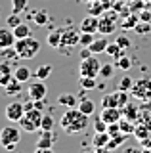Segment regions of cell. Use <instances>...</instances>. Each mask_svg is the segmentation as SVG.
I'll return each mask as SVG.
<instances>
[{"label":"cell","instance_id":"6da1fadb","mask_svg":"<svg viewBox=\"0 0 151 153\" xmlns=\"http://www.w3.org/2000/svg\"><path fill=\"white\" fill-rule=\"evenodd\" d=\"M88 119H90V115L82 113L78 107H69L67 111L61 115L59 126L65 134H78V132L88 128V123H90Z\"/></svg>","mask_w":151,"mask_h":153},{"label":"cell","instance_id":"7a4b0ae2","mask_svg":"<svg viewBox=\"0 0 151 153\" xmlns=\"http://www.w3.org/2000/svg\"><path fill=\"white\" fill-rule=\"evenodd\" d=\"M16 52L21 59H33V57L38 56L40 52V42L33 36H27V38H17L16 40Z\"/></svg>","mask_w":151,"mask_h":153},{"label":"cell","instance_id":"3957f363","mask_svg":"<svg viewBox=\"0 0 151 153\" xmlns=\"http://www.w3.org/2000/svg\"><path fill=\"white\" fill-rule=\"evenodd\" d=\"M19 140H21V130L17 126L8 124V126H4L2 130H0V146H2L4 149H8V151L16 149Z\"/></svg>","mask_w":151,"mask_h":153},{"label":"cell","instance_id":"277c9868","mask_svg":"<svg viewBox=\"0 0 151 153\" xmlns=\"http://www.w3.org/2000/svg\"><path fill=\"white\" fill-rule=\"evenodd\" d=\"M42 109H31V111H25V115L21 117L19 121V128H23L25 132H36L40 128V123H42Z\"/></svg>","mask_w":151,"mask_h":153},{"label":"cell","instance_id":"5b68a950","mask_svg":"<svg viewBox=\"0 0 151 153\" xmlns=\"http://www.w3.org/2000/svg\"><path fill=\"white\" fill-rule=\"evenodd\" d=\"M117 21H119V13L115 10H107L103 16H100V33L101 35H111L117 29Z\"/></svg>","mask_w":151,"mask_h":153},{"label":"cell","instance_id":"8992f818","mask_svg":"<svg viewBox=\"0 0 151 153\" xmlns=\"http://www.w3.org/2000/svg\"><path fill=\"white\" fill-rule=\"evenodd\" d=\"M100 69H101V63L94 57V54L90 57L81 59V65H78V73H81V76H94V79H96V76L100 75Z\"/></svg>","mask_w":151,"mask_h":153},{"label":"cell","instance_id":"52a82bcc","mask_svg":"<svg viewBox=\"0 0 151 153\" xmlns=\"http://www.w3.org/2000/svg\"><path fill=\"white\" fill-rule=\"evenodd\" d=\"M130 94L138 100H151V79L149 76H144V79L136 80L132 90H130Z\"/></svg>","mask_w":151,"mask_h":153},{"label":"cell","instance_id":"ba28073f","mask_svg":"<svg viewBox=\"0 0 151 153\" xmlns=\"http://www.w3.org/2000/svg\"><path fill=\"white\" fill-rule=\"evenodd\" d=\"M4 115H6L8 121L19 123L21 117L25 115V103H21V102H12V103H8L6 109H4Z\"/></svg>","mask_w":151,"mask_h":153},{"label":"cell","instance_id":"9c48e42d","mask_svg":"<svg viewBox=\"0 0 151 153\" xmlns=\"http://www.w3.org/2000/svg\"><path fill=\"white\" fill-rule=\"evenodd\" d=\"M81 42V29H63L61 31V46H77Z\"/></svg>","mask_w":151,"mask_h":153},{"label":"cell","instance_id":"30bf717a","mask_svg":"<svg viewBox=\"0 0 151 153\" xmlns=\"http://www.w3.org/2000/svg\"><path fill=\"white\" fill-rule=\"evenodd\" d=\"M16 33H13L12 27H0V50H4V48H12L16 46Z\"/></svg>","mask_w":151,"mask_h":153},{"label":"cell","instance_id":"8fae6325","mask_svg":"<svg viewBox=\"0 0 151 153\" xmlns=\"http://www.w3.org/2000/svg\"><path fill=\"white\" fill-rule=\"evenodd\" d=\"M27 94H29L31 100H44L46 98V86L44 82L38 79L35 80V82H31L29 86H27Z\"/></svg>","mask_w":151,"mask_h":153},{"label":"cell","instance_id":"7c38bea8","mask_svg":"<svg viewBox=\"0 0 151 153\" xmlns=\"http://www.w3.org/2000/svg\"><path fill=\"white\" fill-rule=\"evenodd\" d=\"M100 117L107 124H113V123H119L122 119V111H121V107H103L101 113H100Z\"/></svg>","mask_w":151,"mask_h":153},{"label":"cell","instance_id":"4fadbf2b","mask_svg":"<svg viewBox=\"0 0 151 153\" xmlns=\"http://www.w3.org/2000/svg\"><path fill=\"white\" fill-rule=\"evenodd\" d=\"M78 29H81L82 33H98V31H100V17L88 13V16L81 21V27H78Z\"/></svg>","mask_w":151,"mask_h":153},{"label":"cell","instance_id":"5bb4252c","mask_svg":"<svg viewBox=\"0 0 151 153\" xmlns=\"http://www.w3.org/2000/svg\"><path fill=\"white\" fill-rule=\"evenodd\" d=\"M56 140H58V138H56L54 130H42L40 138L36 140V147H54Z\"/></svg>","mask_w":151,"mask_h":153},{"label":"cell","instance_id":"9a60e30c","mask_svg":"<svg viewBox=\"0 0 151 153\" xmlns=\"http://www.w3.org/2000/svg\"><path fill=\"white\" fill-rule=\"evenodd\" d=\"M12 76H13V73H12L10 63L8 61H0V86H6L12 80Z\"/></svg>","mask_w":151,"mask_h":153},{"label":"cell","instance_id":"2e32d148","mask_svg":"<svg viewBox=\"0 0 151 153\" xmlns=\"http://www.w3.org/2000/svg\"><path fill=\"white\" fill-rule=\"evenodd\" d=\"M4 90H6L8 96H17V94H21V90H23V82L17 80L16 76H12V80L4 86Z\"/></svg>","mask_w":151,"mask_h":153},{"label":"cell","instance_id":"e0dca14e","mask_svg":"<svg viewBox=\"0 0 151 153\" xmlns=\"http://www.w3.org/2000/svg\"><path fill=\"white\" fill-rule=\"evenodd\" d=\"M111 140V134L109 132H96L92 138V146L94 147H107V143Z\"/></svg>","mask_w":151,"mask_h":153},{"label":"cell","instance_id":"ac0fdd59","mask_svg":"<svg viewBox=\"0 0 151 153\" xmlns=\"http://www.w3.org/2000/svg\"><path fill=\"white\" fill-rule=\"evenodd\" d=\"M105 12H107V8L101 0H92V2H88V13H90V16H103Z\"/></svg>","mask_w":151,"mask_h":153},{"label":"cell","instance_id":"d6986e66","mask_svg":"<svg viewBox=\"0 0 151 153\" xmlns=\"http://www.w3.org/2000/svg\"><path fill=\"white\" fill-rule=\"evenodd\" d=\"M58 103L63 105V107H78V100L73 94H61L58 98Z\"/></svg>","mask_w":151,"mask_h":153},{"label":"cell","instance_id":"ffe728a7","mask_svg":"<svg viewBox=\"0 0 151 153\" xmlns=\"http://www.w3.org/2000/svg\"><path fill=\"white\" fill-rule=\"evenodd\" d=\"M61 31H63V29H54V31L50 33L48 38H46L48 46H52V48H61Z\"/></svg>","mask_w":151,"mask_h":153},{"label":"cell","instance_id":"44dd1931","mask_svg":"<svg viewBox=\"0 0 151 153\" xmlns=\"http://www.w3.org/2000/svg\"><path fill=\"white\" fill-rule=\"evenodd\" d=\"M107 44H109V42H107V38H103V36H101V38H96V40H94L88 48H90L92 54H101V52H105V50H107Z\"/></svg>","mask_w":151,"mask_h":153},{"label":"cell","instance_id":"7402d4cb","mask_svg":"<svg viewBox=\"0 0 151 153\" xmlns=\"http://www.w3.org/2000/svg\"><path fill=\"white\" fill-rule=\"evenodd\" d=\"M52 71H54V65H50V63H44V65H38V67H36L35 75H36V79H40V80H46V79H48V76L52 75Z\"/></svg>","mask_w":151,"mask_h":153},{"label":"cell","instance_id":"603a6c76","mask_svg":"<svg viewBox=\"0 0 151 153\" xmlns=\"http://www.w3.org/2000/svg\"><path fill=\"white\" fill-rule=\"evenodd\" d=\"M149 134H151V128H149L145 123H144V124H138V126H136V130H134L136 140H140V142L147 140V138H149Z\"/></svg>","mask_w":151,"mask_h":153},{"label":"cell","instance_id":"cb8c5ba5","mask_svg":"<svg viewBox=\"0 0 151 153\" xmlns=\"http://www.w3.org/2000/svg\"><path fill=\"white\" fill-rule=\"evenodd\" d=\"M33 21L36 23V25H46V23L50 21V16H48V10H36L35 13H33Z\"/></svg>","mask_w":151,"mask_h":153},{"label":"cell","instance_id":"d4e9b609","mask_svg":"<svg viewBox=\"0 0 151 153\" xmlns=\"http://www.w3.org/2000/svg\"><path fill=\"white\" fill-rule=\"evenodd\" d=\"M78 109H81L82 113H86V115H94V111H96V103H94L92 100L82 98L81 102H78Z\"/></svg>","mask_w":151,"mask_h":153},{"label":"cell","instance_id":"484cf974","mask_svg":"<svg viewBox=\"0 0 151 153\" xmlns=\"http://www.w3.org/2000/svg\"><path fill=\"white\" fill-rule=\"evenodd\" d=\"M122 48L117 44V42H109V44H107V50H105V54L107 56H111V57H115V59H119V57H122L124 54H122Z\"/></svg>","mask_w":151,"mask_h":153},{"label":"cell","instance_id":"4316f807","mask_svg":"<svg viewBox=\"0 0 151 153\" xmlns=\"http://www.w3.org/2000/svg\"><path fill=\"white\" fill-rule=\"evenodd\" d=\"M101 107H119V96L115 94H105L101 98Z\"/></svg>","mask_w":151,"mask_h":153},{"label":"cell","instance_id":"83f0119b","mask_svg":"<svg viewBox=\"0 0 151 153\" xmlns=\"http://www.w3.org/2000/svg\"><path fill=\"white\" fill-rule=\"evenodd\" d=\"M13 76H16L17 80H21V82H27V80L31 79V69L25 67V65H21V67H17V69L13 71Z\"/></svg>","mask_w":151,"mask_h":153},{"label":"cell","instance_id":"f1b7e54d","mask_svg":"<svg viewBox=\"0 0 151 153\" xmlns=\"http://www.w3.org/2000/svg\"><path fill=\"white\" fill-rule=\"evenodd\" d=\"M121 111H122V117L128 119V121H136V119H138V109L132 103H126L124 107H121Z\"/></svg>","mask_w":151,"mask_h":153},{"label":"cell","instance_id":"f546056e","mask_svg":"<svg viewBox=\"0 0 151 153\" xmlns=\"http://www.w3.org/2000/svg\"><path fill=\"white\" fill-rule=\"evenodd\" d=\"M78 82H81L82 90H94V88H98V80L94 79V76H81Z\"/></svg>","mask_w":151,"mask_h":153},{"label":"cell","instance_id":"4dcf8cb0","mask_svg":"<svg viewBox=\"0 0 151 153\" xmlns=\"http://www.w3.org/2000/svg\"><path fill=\"white\" fill-rule=\"evenodd\" d=\"M134 31L138 33V35H141V36H144V35H149V33H151V21H141V19H140V21L136 23Z\"/></svg>","mask_w":151,"mask_h":153},{"label":"cell","instance_id":"1f68e13d","mask_svg":"<svg viewBox=\"0 0 151 153\" xmlns=\"http://www.w3.org/2000/svg\"><path fill=\"white\" fill-rule=\"evenodd\" d=\"M13 33H16V38H27V36H31V27L27 23H21V25H17L13 29Z\"/></svg>","mask_w":151,"mask_h":153},{"label":"cell","instance_id":"d6a6232c","mask_svg":"<svg viewBox=\"0 0 151 153\" xmlns=\"http://www.w3.org/2000/svg\"><path fill=\"white\" fill-rule=\"evenodd\" d=\"M56 124H59V123H56L52 115H44V117H42V123H40V130H54Z\"/></svg>","mask_w":151,"mask_h":153},{"label":"cell","instance_id":"836d02e7","mask_svg":"<svg viewBox=\"0 0 151 153\" xmlns=\"http://www.w3.org/2000/svg\"><path fill=\"white\" fill-rule=\"evenodd\" d=\"M119 124H121V132L128 134V136H130V134H134V130H136L134 121H128V119H121Z\"/></svg>","mask_w":151,"mask_h":153},{"label":"cell","instance_id":"e575fe53","mask_svg":"<svg viewBox=\"0 0 151 153\" xmlns=\"http://www.w3.org/2000/svg\"><path fill=\"white\" fill-rule=\"evenodd\" d=\"M21 23H23V21H21V16H19V13H16V12H12L10 16L6 17V25L12 27V29H16L17 25H21Z\"/></svg>","mask_w":151,"mask_h":153},{"label":"cell","instance_id":"d590c367","mask_svg":"<svg viewBox=\"0 0 151 153\" xmlns=\"http://www.w3.org/2000/svg\"><path fill=\"white\" fill-rule=\"evenodd\" d=\"M94 40H96V38H94V33H82V31H81V42H78V46L88 48Z\"/></svg>","mask_w":151,"mask_h":153},{"label":"cell","instance_id":"8d00e7d4","mask_svg":"<svg viewBox=\"0 0 151 153\" xmlns=\"http://www.w3.org/2000/svg\"><path fill=\"white\" fill-rule=\"evenodd\" d=\"M132 86H134V80H132V76H122L119 80V90H126V92H130Z\"/></svg>","mask_w":151,"mask_h":153},{"label":"cell","instance_id":"74e56055","mask_svg":"<svg viewBox=\"0 0 151 153\" xmlns=\"http://www.w3.org/2000/svg\"><path fill=\"white\" fill-rule=\"evenodd\" d=\"M27 4H29V0H12V12L21 13L27 8Z\"/></svg>","mask_w":151,"mask_h":153},{"label":"cell","instance_id":"f35d334b","mask_svg":"<svg viewBox=\"0 0 151 153\" xmlns=\"http://www.w3.org/2000/svg\"><path fill=\"white\" fill-rule=\"evenodd\" d=\"M113 71H115V67L111 63H103L101 69H100V76L101 79H109V76H113Z\"/></svg>","mask_w":151,"mask_h":153},{"label":"cell","instance_id":"ab89813d","mask_svg":"<svg viewBox=\"0 0 151 153\" xmlns=\"http://www.w3.org/2000/svg\"><path fill=\"white\" fill-rule=\"evenodd\" d=\"M117 67H119V69H122V71H128L130 67H132V61H130V57H126V56L119 57V59H117Z\"/></svg>","mask_w":151,"mask_h":153},{"label":"cell","instance_id":"60d3db41","mask_svg":"<svg viewBox=\"0 0 151 153\" xmlns=\"http://www.w3.org/2000/svg\"><path fill=\"white\" fill-rule=\"evenodd\" d=\"M117 44H119L121 48H122V50H128V48L132 46V42H130V38L128 36H126V35H119V36H117Z\"/></svg>","mask_w":151,"mask_h":153},{"label":"cell","instance_id":"b9f144b4","mask_svg":"<svg viewBox=\"0 0 151 153\" xmlns=\"http://www.w3.org/2000/svg\"><path fill=\"white\" fill-rule=\"evenodd\" d=\"M107 126H109V124L103 121L101 117H98L96 121H94V130L96 132H107Z\"/></svg>","mask_w":151,"mask_h":153},{"label":"cell","instance_id":"7bdbcfd3","mask_svg":"<svg viewBox=\"0 0 151 153\" xmlns=\"http://www.w3.org/2000/svg\"><path fill=\"white\" fill-rule=\"evenodd\" d=\"M107 132H109L111 136L119 134V132H121V124H119V123H113V124H109V126H107Z\"/></svg>","mask_w":151,"mask_h":153},{"label":"cell","instance_id":"ee69618b","mask_svg":"<svg viewBox=\"0 0 151 153\" xmlns=\"http://www.w3.org/2000/svg\"><path fill=\"white\" fill-rule=\"evenodd\" d=\"M35 153H56L54 147H36Z\"/></svg>","mask_w":151,"mask_h":153},{"label":"cell","instance_id":"f6af8a7d","mask_svg":"<svg viewBox=\"0 0 151 153\" xmlns=\"http://www.w3.org/2000/svg\"><path fill=\"white\" fill-rule=\"evenodd\" d=\"M92 153H113L109 147H94V151Z\"/></svg>","mask_w":151,"mask_h":153},{"label":"cell","instance_id":"bcb514c9","mask_svg":"<svg viewBox=\"0 0 151 153\" xmlns=\"http://www.w3.org/2000/svg\"><path fill=\"white\" fill-rule=\"evenodd\" d=\"M90 56H92L90 48H82V52H81V59H84V57H90Z\"/></svg>","mask_w":151,"mask_h":153},{"label":"cell","instance_id":"7dc6e473","mask_svg":"<svg viewBox=\"0 0 151 153\" xmlns=\"http://www.w3.org/2000/svg\"><path fill=\"white\" fill-rule=\"evenodd\" d=\"M141 146H144V149H151V138L144 140V142H141Z\"/></svg>","mask_w":151,"mask_h":153},{"label":"cell","instance_id":"c3c4849f","mask_svg":"<svg viewBox=\"0 0 151 153\" xmlns=\"http://www.w3.org/2000/svg\"><path fill=\"white\" fill-rule=\"evenodd\" d=\"M141 153H151V149H144V151H141Z\"/></svg>","mask_w":151,"mask_h":153},{"label":"cell","instance_id":"681fc988","mask_svg":"<svg viewBox=\"0 0 151 153\" xmlns=\"http://www.w3.org/2000/svg\"><path fill=\"white\" fill-rule=\"evenodd\" d=\"M82 2H86V4H88V2H92V0H82Z\"/></svg>","mask_w":151,"mask_h":153},{"label":"cell","instance_id":"f907efd6","mask_svg":"<svg viewBox=\"0 0 151 153\" xmlns=\"http://www.w3.org/2000/svg\"><path fill=\"white\" fill-rule=\"evenodd\" d=\"M144 2H151V0H144Z\"/></svg>","mask_w":151,"mask_h":153},{"label":"cell","instance_id":"816d5d0a","mask_svg":"<svg viewBox=\"0 0 151 153\" xmlns=\"http://www.w3.org/2000/svg\"><path fill=\"white\" fill-rule=\"evenodd\" d=\"M126 2H132V0H126Z\"/></svg>","mask_w":151,"mask_h":153},{"label":"cell","instance_id":"f5cc1de1","mask_svg":"<svg viewBox=\"0 0 151 153\" xmlns=\"http://www.w3.org/2000/svg\"><path fill=\"white\" fill-rule=\"evenodd\" d=\"M86 153H88V151H86Z\"/></svg>","mask_w":151,"mask_h":153},{"label":"cell","instance_id":"db71d44e","mask_svg":"<svg viewBox=\"0 0 151 153\" xmlns=\"http://www.w3.org/2000/svg\"><path fill=\"white\" fill-rule=\"evenodd\" d=\"M149 4H151V2H149Z\"/></svg>","mask_w":151,"mask_h":153}]
</instances>
